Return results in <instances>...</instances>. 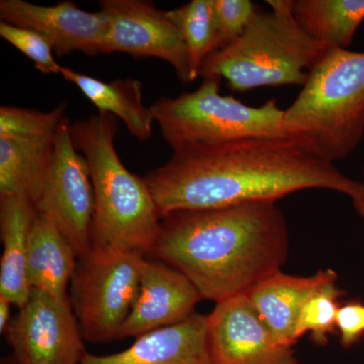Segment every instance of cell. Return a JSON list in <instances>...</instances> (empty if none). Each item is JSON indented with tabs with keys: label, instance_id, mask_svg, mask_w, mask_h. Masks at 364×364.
Segmentation results:
<instances>
[{
	"label": "cell",
	"instance_id": "cell-1",
	"mask_svg": "<svg viewBox=\"0 0 364 364\" xmlns=\"http://www.w3.org/2000/svg\"><path fill=\"white\" fill-rule=\"evenodd\" d=\"M163 218L184 210L275 202L306 189H325L358 203L364 183L291 138H249L173 153L145 176Z\"/></svg>",
	"mask_w": 364,
	"mask_h": 364
},
{
	"label": "cell",
	"instance_id": "cell-2",
	"mask_svg": "<svg viewBox=\"0 0 364 364\" xmlns=\"http://www.w3.org/2000/svg\"><path fill=\"white\" fill-rule=\"evenodd\" d=\"M289 252L284 213L262 202L166 215L147 257L183 273L203 299L217 304L282 270Z\"/></svg>",
	"mask_w": 364,
	"mask_h": 364
},
{
	"label": "cell",
	"instance_id": "cell-3",
	"mask_svg": "<svg viewBox=\"0 0 364 364\" xmlns=\"http://www.w3.org/2000/svg\"><path fill=\"white\" fill-rule=\"evenodd\" d=\"M76 147L90 167L95 212L91 248L135 251L147 256L162 217L145 177L132 173L117 154V119L100 114L71 124Z\"/></svg>",
	"mask_w": 364,
	"mask_h": 364
},
{
	"label": "cell",
	"instance_id": "cell-4",
	"mask_svg": "<svg viewBox=\"0 0 364 364\" xmlns=\"http://www.w3.org/2000/svg\"><path fill=\"white\" fill-rule=\"evenodd\" d=\"M284 124L289 138L321 159L349 156L364 136V52L328 50L284 109Z\"/></svg>",
	"mask_w": 364,
	"mask_h": 364
},
{
	"label": "cell",
	"instance_id": "cell-5",
	"mask_svg": "<svg viewBox=\"0 0 364 364\" xmlns=\"http://www.w3.org/2000/svg\"><path fill=\"white\" fill-rule=\"evenodd\" d=\"M269 11L254 14L240 37L208 57L203 79H225L236 92L260 87L301 86L329 48L294 20L291 0H269Z\"/></svg>",
	"mask_w": 364,
	"mask_h": 364
},
{
	"label": "cell",
	"instance_id": "cell-6",
	"mask_svg": "<svg viewBox=\"0 0 364 364\" xmlns=\"http://www.w3.org/2000/svg\"><path fill=\"white\" fill-rule=\"evenodd\" d=\"M150 107L173 153L249 138H289L277 100L250 107L221 95L218 79H203L196 90L160 97Z\"/></svg>",
	"mask_w": 364,
	"mask_h": 364
},
{
	"label": "cell",
	"instance_id": "cell-7",
	"mask_svg": "<svg viewBox=\"0 0 364 364\" xmlns=\"http://www.w3.org/2000/svg\"><path fill=\"white\" fill-rule=\"evenodd\" d=\"M145 258L135 251L91 248L78 259L70 301L85 340L117 339L138 296Z\"/></svg>",
	"mask_w": 364,
	"mask_h": 364
},
{
	"label": "cell",
	"instance_id": "cell-8",
	"mask_svg": "<svg viewBox=\"0 0 364 364\" xmlns=\"http://www.w3.org/2000/svg\"><path fill=\"white\" fill-rule=\"evenodd\" d=\"M71 124L66 117L57 131L51 167L36 208L57 227L81 259L91 250L95 193L90 167L78 152Z\"/></svg>",
	"mask_w": 364,
	"mask_h": 364
},
{
	"label": "cell",
	"instance_id": "cell-9",
	"mask_svg": "<svg viewBox=\"0 0 364 364\" xmlns=\"http://www.w3.org/2000/svg\"><path fill=\"white\" fill-rule=\"evenodd\" d=\"M4 334L20 364H82L88 354L71 301L62 303L37 289Z\"/></svg>",
	"mask_w": 364,
	"mask_h": 364
},
{
	"label": "cell",
	"instance_id": "cell-10",
	"mask_svg": "<svg viewBox=\"0 0 364 364\" xmlns=\"http://www.w3.org/2000/svg\"><path fill=\"white\" fill-rule=\"evenodd\" d=\"M100 7L109 21L102 54L161 59L182 83L191 82L186 45L167 11L147 0H102Z\"/></svg>",
	"mask_w": 364,
	"mask_h": 364
},
{
	"label": "cell",
	"instance_id": "cell-11",
	"mask_svg": "<svg viewBox=\"0 0 364 364\" xmlns=\"http://www.w3.org/2000/svg\"><path fill=\"white\" fill-rule=\"evenodd\" d=\"M208 337L214 364H299L294 347L275 340L245 294L215 304Z\"/></svg>",
	"mask_w": 364,
	"mask_h": 364
},
{
	"label": "cell",
	"instance_id": "cell-12",
	"mask_svg": "<svg viewBox=\"0 0 364 364\" xmlns=\"http://www.w3.org/2000/svg\"><path fill=\"white\" fill-rule=\"evenodd\" d=\"M0 18L40 33L59 57L73 52L88 56L102 54L109 31V21L102 11H85L72 1L40 6L26 0H1Z\"/></svg>",
	"mask_w": 364,
	"mask_h": 364
},
{
	"label": "cell",
	"instance_id": "cell-13",
	"mask_svg": "<svg viewBox=\"0 0 364 364\" xmlns=\"http://www.w3.org/2000/svg\"><path fill=\"white\" fill-rule=\"evenodd\" d=\"M203 296L181 272L146 256L135 303L117 339L135 337L181 323L195 312Z\"/></svg>",
	"mask_w": 364,
	"mask_h": 364
},
{
	"label": "cell",
	"instance_id": "cell-14",
	"mask_svg": "<svg viewBox=\"0 0 364 364\" xmlns=\"http://www.w3.org/2000/svg\"><path fill=\"white\" fill-rule=\"evenodd\" d=\"M82 364H214L208 337V315L193 313L177 324L141 335L126 350L88 353Z\"/></svg>",
	"mask_w": 364,
	"mask_h": 364
},
{
	"label": "cell",
	"instance_id": "cell-15",
	"mask_svg": "<svg viewBox=\"0 0 364 364\" xmlns=\"http://www.w3.org/2000/svg\"><path fill=\"white\" fill-rule=\"evenodd\" d=\"M337 280L338 274L332 269L318 270L310 277H296L279 270L245 294L275 340L282 346L294 347L299 342L296 328L306 301L320 287Z\"/></svg>",
	"mask_w": 364,
	"mask_h": 364
},
{
	"label": "cell",
	"instance_id": "cell-16",
	"mask_svg": "<svg viewBox=\"0 0 364 364\" xmlns=\"http://www.w3.org/2000/svg\"><path fill=\"white\" fill-rule=\"evenodd\" d=\"M38 215L35 203L21 196H0V294L21 308L30 298L26 275L31 230Z\"/></svg>",
	"mask_w": 364,
	"mask_h": 364
},
{
	"label": "cell",
	"instance_id": "cell-17",
	"mask_svg": "<svg viewBox=\"0 0 364 364\" xmlns=\"http://www.w3.org/2000/svg\"><path fill=\"white\" fill-rule=\"evenodd\" d=\"M78 257L65 237L45 215L38 213L28 241L26 275L32 289L62 303L70 301L68 289Z\"/></svg>",
	"mask_w": 364,
	"mask_h": 364
},
{
	"label": "cell",
	"instance_id": "cell-18",
	"mask_svg": "<svg viewBox=\"0 0 364 364\" xmlns=\"http://www.w3.org/2000/svg\"><path fill=\"white\" fill-rule=\"evenodd\" d=\"M60 75L79 88L98 112L121 119L131 135L141 142L152 136L155 119L151 107L144 104L140 80L126 78L105 82L65 66H61Z\"/></svg>",
	"mask_w": 364,
	"mask_h": 364
},
{
	"label": "cell",
	"instance_id": "cell-19",
	"mask_svg": "<svg viewBox=\"0 0 364 364\" xmlns=\"http://www.w3.org/2000/svg\"><path fill=\"white\" fill-rule=\"evenodd\" d=\"M55 138L0 136V196H21L37 205L54 154Z\"/></svg>",
	"mask_w": 364,
	"mask_h": 364
},
{
	"label": "cell",
	"instance_id": "cell-20",
	"mask_svg": "<svg viewBox=\"0 0 364 364\" xmlns=\"http://www.w3.org/2000/svg\"><path fill=\"white\" fill-rule=\"evenodd\" d=\"M291 11L301 28L329 49H349L364 21V0H291Z\"/></svg>",
	"mask_w": 364,
	"mask_h": 364
},
{
	"label": "cell",
	"instance_id": "cell-21",
	"mask_svg": "<svg viewBox=\"0 0 364 364\" xmlns=\"http://www.w3.org/2000/svg\"><path fill=\"white\" fill-rule=\"evenodd\" d=\"M188 51L191 81L200 77L205 60L218 50V30L213 0H191L167 11Z\"/></svg>",
	"mask_w": 364,
	"mask_h": 364
},
{
	"label": "cell",
	"instance_id": "cell-22",
	"mask_svg": "<svg viewBox=\"0 0 364 364\" xmlns=\"http://www.w3.org/2000/svg\"><path fill=\"white\" fill-rule=\"evenodd\" d=\"M344 291L337 286V282H329L315 291L303 306L296 328V339L310 333L316 344L324 346L328 336L336 330L338 299Z\"/></svg>",
	"mask_w": 364,
	"mask_h": 364
},
{
	"label": "cell",
	"instance_id": "cell-23",
	"mask_svg": "<svg viewBox=\"0 0 364 364\" xmlns=\"http://www.w3.org/2000/svg\"><path fill=\"white\" fill-rule=\"evenodd\" d=\"M67 104H60L49 112L23 109L14 105L0 107V136L55 138L65 119Z\"/></svg>",
	"mask_w": 364,
	"mask_h": 364
},
{
	"label": "cell",
	"instance_id": "cell-24",
	"mask_svg": "<svg viewBox=\"0 0 364 364\" xmlns=\"http://www.w3.org/2000/svg\"><path fill=\"white\" fill-rule=\"evenodd\" d=\"M0 36L28 57L42 73L60 74L62 65L55 60V52L49 41L40 33L0 21Z\"/></svg>",
	"mask_w": 364,
	"mask_h": 364
},
{
	"label": "cell",
	"instance_id": "cell-25",
	"mask_svg": "<svg viewBox=\"0 0 364 364\" xmlns=\"http://www.w3.org/2000/svg\"><path fill=\"white\" fill-rule=\"evenodd\" d=\"M213 2L218 30V50H220L240 37L258 9L250 0H213Z\"/></svg>",
	"mask_w": 364,
	"mask_h": 364
},
{
	"label": "cell",
	"instance_id": "cell-26",
	"mask_svg": "<svg viewBox=\"0 0 364 364\" xmlns=\"http://www.w3.org/2000/svg\"><path fill=\"white\" fill-rule=\"evenodd\" d=\"M336 330L344 348H349L360 341L364 335V305L358 301L339 306Z\"/></svg>",
	"mask_w": 364,
	"mask_h": 364
},
{
	"label": "cell",
	"instance_id": "cell-27",
	"mask_svg": "<svg viewBox=\"0 0 364 364\" xmlns=\"http://www.w3.org/2000/svg\"><path fill=\"white\" fill-rule=\"evenodd\" d=\"M13 303L0 294V332L6 333L11 324V308Z\"/></svg>",
	"mask_w": 364,
	"mask_h": 364
},
{
	"label": "cell",
	"instance_id": "cell-28",
	"mask_svg": "<svg viewBox=\"0 0 364 364\" xmlns=\"http://www.w3.org/2000/svg\"><path fill=\"white\" fill-rule=\"evenodd\" d=\"M363 176H364V169H363ZM354 208L358 210V214L361 215V218L364 220V198L356 205H354Z\"/></svg>",
	"mask_w": 364,
	"mask_h": 364
},
{
	"label": "cell",
	"instance_id": "cell-29",
	"mask_svg": "<svg viewBox=\"0 0 364 364\" xmlns=\"http://www.w3.org/2000/svg\"><path fill=\"white\" fill-rule=\"evenodd\" d=\"M1 364H20L16 361V359L14 356H9V358H4L1 360Z\"/></svg>",
	"mask_w": 364,
	"mask_h": 364
}]
</instances>
